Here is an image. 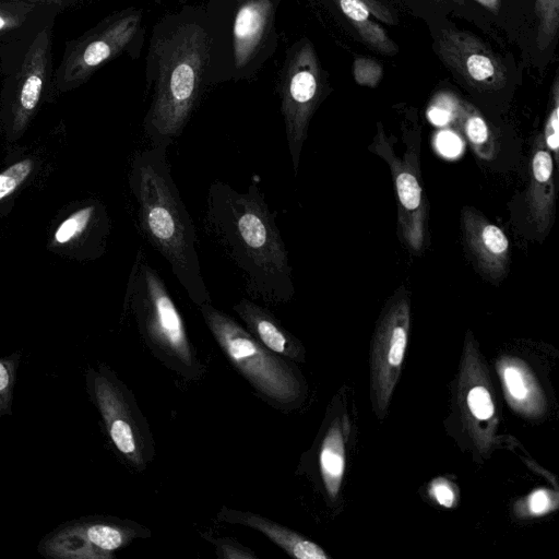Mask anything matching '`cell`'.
<instances>
[{"label":"cell","mask_w":559,"mask_h":559,"mask_svg":"<svg viewBox=\"0 0 559 559\" xmlns=\"http://www.w3.org/2000/svg\"><path fill=\"white\" fill-rule=\"evenodd\" d=\"M257 182L239 192L214 181L205 201L203 225L225 257L239 270L248 294L271 304L295 294L288 251Z\"/></svg>","instance_id":"6da1fadb"},{"label":"cell","mask_w":559,"mask_h":559,"mask_svg":"<svg viewBox=\"0 0 559 559\" xmlns=\"http://www.w3.org/2000/svg\"><path fill=\"white\" fill-rule=\"evenodd\" d=\"M129 182L145 241L167 261L192 302L198 307L211 302L201 272L197 230L173 179L167 147L138 152Z\"/></svg>","instance_id":"7a4b0ae2"},{"label":"cell","mask_w":559,"mask_h":559,"mask_svg":"<svg viewBox=\"0 0 559 559\" xmlns=\"http://www.w3.org/2000/svg\"><path fill=\"white\" fill-rule=\"evenodd\" d=\"M155 94L144 118L152 146L171 145L195 106L209 61V40L197 24L176 28L159 44Z\"/></svg>","instance_id":"3957f363"},{"label":"cell","mask_w":559,"mask_h":559,"mask_svg":"<svg viewBox=\"0 0 559 559\" xmlns=\"http://www.w3.org/2000/svg\"><path fill=\"white\" fill-rule=\"evenodd\" d=\"M199 309L229 361L261 394L281 404L292 403L300 396V381L286 360L211 302L199 306Z\"/></svg>","instance_id":"277c9868"},{"label":"cell","mask_w":559,"mask_h":559,"mask_svg":"<svg viewBox=\"0 0 559 559\" xmlns=\"http://www.w3.org/2000/svg\"><path fill=\"white\" fill-rule=\"evenodd\" d=\"M126 305L154 349L186 368L193 366V352L180 312L142 249L132 266Z\"/></svg>","instance_id":"5b68a950"},{"label":"cell","mask_w":559,"mask_h":559,"mask_svg":"<svg viewBox=\"0 0 559 559\" xmlns=\"http://www.w3.org/2000/svg\"><path fill=\"white\" fill-rule=\"evenodd\" d=\"M84 378L87 396L112 447L128 463L142 468L151 454L150 437L132 395L104 364L88 367Z\"/></svg>","instance_id":"8992f818"},{"label":"cell","mask_w":559,"mask_h":559,"mask_svg":"<svg viewBox=\"0 0 559 559\" xmlns=\"http://www.w3.org/2000/svg\"><path fill=\"white\" fill-rule=\"evenodd\" d=\"M140 23V11L122 10L67 40L62 58L53 71V85L60 91H69L87 82L97 70L130 45Z\"/></svg>","instance_id":"52a82bcc"},{"label":"cell","mask_w":559,"mask_h":559,"mask_svg":"<svg viewBox=\"0 0 559 559\" xmlns=\"http://www.w3.org/2000/svg\"><path fill=\"white\" fill-rule=\"evenodd\" d=\"M138 536L132 524L111 516L90 515L63 522L37 545L47 559H112Z\"/></svg>","instance_id":"ba28073f"},{"label":"cell","mask_w":559,"mask_h":559,"mask_svg":"<svg viewBox=\"0 0 559 559\" xmlns=\"http://www.w3.org/2000/svg\"><path fill=\"white\" fill-rule=\"evenodd\" d=\"M321 90L317 58L311 45L306 43L287 62L280 86L281 110L295 175Z\"/></svg>","instance_id":"9c48e42d"},{"label":"cell","mask_w":559,"mask_h":559,"mask_svg":"<svg viewBox=\"0 0 559 559\" xmlns=\"http://www.w3.org/2000/svg\"><path fill=\"white\" fill-rule=\"evenodd\" d=\"M371 151L386 162L397 199L399 229L407 249L419 254L427 238L429 203L421 185L418 158L414 152L399 157L381 126L370 145Z\"/></svg>","instance_id":"30bf717a"},{"label":"cell","mask_w":559,"mask_h":559,"mask_svg":"<svg viewBox=\"0 0 559 559\" xmlns=\"http://www.w3.org/2000/svg\"><path fill=\"white\" fill-rule=\"evenodd\" d=\"M53 24L44 27L3 75V95L16 121H25L53 84Z\"/></svg>","instance_id":"8fae6325"},{"label":"cell","mask_w":559,"mask_h":559,"mask_svg":"<svg viewBox=\"0 0 559 559\" xmlns=\"http://www.w3.org/2000/svg\"><path fill=\"white\" fill-rule=\"evenodd\" d=\"M411 310L405 293H397L383 313L374 335L373 378L380 402L386 403L404 359Z\"/></svg>","instance_id":"7c38bea8"},{"label":"cell","mask_w":559,"mask_h":559,"mask_svg":"<svg viewBox=\"0 0 559 559\" xmlns=\"http://www.w3.org/2000/svg\"><path fill=\"white\" fill-rule=\"evenodd\" d=\"M60 12L43 0H0V71L10 67L44 27L53 24Z\"/></svg>","instance_id":"4fadbf2b"},{"label":"cell","mask_w":559,"mask_h":559,"mask_svg":"<svg viewBox=\"0 0 559 559\" xmlns=\"http://www.w3.org/2000/svg\"><path fill=\"white\" fill-rule=\"evenodd\" d=\"M461 229L477 269L493 282L506 277L510 264V245L503 230L469 206L461 211Z\"/></svg>","instance_id":"5bb4252c"},{"label":"cell","mask_w":559,"mask_h":559,"mask_svg":"<svg viewBox=\"0 0 559 559\" xmlns=\"http://www.w3.org/2000/svg\"><path fill=\"white\" fill-rule=\"evenodd\" d=\"M526 204L537 233L546 235L555 219L556 188L554 158L543 135L536 138L532 150Z\"/></svg>","instance_id":"9a60e30c"},{"label":"cell","mask_w":559,"mask_h":559,"mask_svg":"<svg viewBox=\"0 0 559 559\" xmlns=\"http://www.w3.org/2000/svg\"><path fill=\"white\" fill-rule=\"evenodd\" d=\"M247 330L267 349L289 359H299L300 343L285 330L266 308L247 298L233 307Z\"/></svg>","instance_id":"2e32d148"},{"label":"cell","mask_w":559,"mask_h":559,"mask_svg":"<svg viewBox=\"0 0 559 559\" xmlns=\"http://www.w3.org/2000/svg\"><path fill=\"white\" fill-rule=\"evenodd\" d=\"M272 15L270 0H246L238 8L233 26L234 60L245 67L258 51Z\"/></svg>","instance_id":"e0dca14e"},{"label":"cell","mask_w":559,"mask_h":559,"mask_svg":"<svg viewBox=\"0 0 559 559\" xmlns=\"http://www.w3.org/2000/svg\"><path fill=\"white\" fill-rule=\"evenodd\" d=\"M224 519L229 522L247 525L261 532L292 557L298 559L329 558L324 550L317 544L261 515L250 512L228 511L227 513H224Z\"/></svg>","instance_id":"ac0fdd59"},{"label":"cell","mask_w":559,"mask_h":559,"mask_svg":"<svg viewBox=\"0 0 559 559\" xmlns=\"http://www.w3.org/2000/svg\"><path fill=\"white\" fill-rule=\"evenodd\" d=\"M320 468L329 495L334 498L340 489L345 468V452L338 426L326 433L320 452Z\"/></svg>","instance_id":"d6986e66"},{"label":"cell","mask_w":559,"mask_h":559,"mask_svg":"<svg viewBox=\"0 0 559 559\" xmlns=\"http://www.w3.org/2000/svg\"><path fill=\"white\" fill-rule=\"evenodd\" d=\"M464 136L474 153L484 160H491L497 154L496 141L484 117L472 106H462L459 115Z\"/></svg>","instance_id":"ffe728a7"},{"label":"cell","mask_w":559,"mask_h":559,"mask_svg":"<svg viewBox=\"0 0 559 559\" xmlns=\"http://www.w3.org/2000/svg\"><path fill=\"white\" fill-rule=\"evenodd\" d=\"M342 12L367 40L385 49L389 43L385 33L370 21V9L362 0H337Z\"/></svg>","instance_id":"44dd1931"},{"label":"cell","mask_w":559,"mask_h":559,"mask_svg":"<svg viewBox=\"0 0 559 559\" xmlns=\"http://www.w3.org/2000/svg\"><path fill=\"white\" fill-rule=\"evenodd\" d=\"M21 353L0 356V420L12 414L13 394L21 362Z\"/></svg>","instance_id":"7402d4cb"},{"label":"cell","mask_w":559,"mask_h":559,"mask_svg":"<svg viewBox=\"0 0 559 559\" xmlns=\"http://www.w3.org/2000/svg\"><path fill=\"white\" fill-rule=\"evenodd\" d=\"M463 68L466 75L479 84H495L499 78L496 62L491 57L481 51L468 53L463 61Z\"/></svg>","instance_id":"603a6c76"},{"label":"cell","mask_w":559,"mask_h":559,"mask_svg":"<svg viewBox=\"0 0 559 559\" xmlns=\"http://www.w3.org/2000/svg\"><path fill=\"white\" fill-rule=\"evenodd\" d=\"M96 207L86 205L66 218L55 231V241L63 245L79 237L90 225Z\"/></svg>","instance_id":"cb8c5ba5"},{"label":"cell","mask_w":559,"mask_h":559,"mask_svg":"<svg viewBox=\"0 0 559 559\" xmlns=\"http://www.w3.org/2000/svg\"><path fill=\"white\" fill-rule=\"evenodd\" d=\"M504 386L513 401L522 403L531 391L530 380L524 370L518 366H506L501 372Z\"/></svg>","instance_id":"d4e9b609"},{"label":"cell","mask_w":559,"mask_h":559,"mask_svg":"<svg viewBox=\"0 0 559 559\" xmlns=\"http://www.w3.org/2000/svg\"><path fill=\"white\" fill-rule=\"evenodd\" d=\"M33 169L29 159L14 163L0 173V201L14 192L17 187L28 177Z\"/></svg>","instance_id":"484cf974"},{"label":"cell","mask_w":559,"mask_h":559,"mask_svg":"<svg viewBox=\"0 0 559 559\" xmlns=\"http://www.w3.org/2000/svg\"><path fill=\"white\" fill-rule=\"evenodd\" d=\"M551 109L549 111V115L547 117L543 139L545 142L546 147L551 153L554 162L559 164V122H558V87L557 84L555 85L554 92H552V103H551Z\"/></svg>","instance_id":"4316f807"},{"label":"cell","mask_w":559,"mask_h":559,"mask_svg":"<svg viewBox=\"0 0 559 559\" xmlns=\"http://www.w3.org/2000/svg\"><path fill=\"white\" fill-rule=\"evenodd\" d=\"M467 405L472 414L481 420L492 416L495 407L489 391L481 386H474L467 395Z\"/></svg>","instance_id":"83f0119b"},{"label":"cell","mask_w":559,"mask_h":559,"mask_svg":"<svg viewBox=\"0 0 559 559\" xmlns=\"http://www.w3.org/2000/svg\"><path fill=\"white\" fill-rule=\"evenodd\" d=\"M536 9L540 19L539 37L552 36L557 28L558 0H538Z\"/></svg>","instance_id":"f1b7e54d"},{"label":"cell","mask_w":559,"mask_h":559,"mask_svg":"<svg viewBox=\"0 0 559 559\" xmlns=\"http://www.w3.org/2000/svg\"><path fill=\"white\" fill-rule=\"evenodd\" d=\"M216 549L219 552V556L228 559H250L255 558V556L250 551V549L243 548L241 545L234 543L233 540L223 538L215 540Z\"/></svg>","instance_id":"f546056e"},{"label":"cell","mask_w":559,"mask_h":559,"mask_svg":"<svg viewBox=\"0 0 559 559\" xmlns=\"http://www.w3.org/2000/svg\"><path fill=\"white\" fill-rule=\"evenodd\" d=\"M431 496L445 508H451L454 503L455 496L451 488L444 479H436L430 486Z\"/></svg>","instance_id":"4dcf8cb0"},{"label":"cell","mask_w":559,"mask_h":559,"mask_svg":"<svg viewBox=\"0 0 559 559\" xmlns=\"http://www.w3.org/2000/svg\"><path fill=\"white\" fill-rule=\"evenodd\" d=\"M549 493L544 489L534 491L528 498V509L534 514H543L550 509Z\"/></svg>","instance_id":"1f68e13d"},{"label":"cell","mask_w":559,"mask_h":559,"mask_svg":"<svg viewBox=\"0 0 559 559\" xmlns=\"http://www.w3.org/2000/svg\"><path fill=\"white\" fill-rule=\"evenodd\" d=\"M43 1L53 4V5L58 7L61 11H63V10H67L71 7L78 4L79 2H81L83 0H43Z\"/></svg>","instance_id":"d6a6232c"},{"label":"cell","mask_w":559,"mask_h":559,"mask_svg":"<svg viewBox=\"0 0 559 559\" xmlns=\"http://www.w3.org/2000/svg\"><path fill=\"white\" fill-rule=\"evenodd\" d=\"M478 1L488 8L497 7V0H478Z\"/></svg>","instance_id":"836d02e7"}]
</instances>
